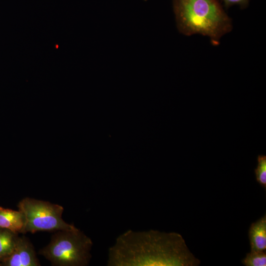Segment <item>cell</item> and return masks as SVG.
Wrapping results in <instances>:
<instances>
[{
  "instance_id": "obj_11",
  "label": "cell",
  "mask_w": 266,
  "mask_h": 266,
  "mask_svg": "<svg viewBox=\"0 0 266 266\" xmlns=\"http://www.w3.org/2000/svg\"><path fill=\"white\" fill-rule=\"evenodd\" d=\"M225 6L229 7L233 5H239L241 7H245L248 4L249 0H221Z\"/></svg>"
},
{
  "instance_id": "obj_9",
  "label": "cell",
  "mask_w": 266,
  "mask_h": 266,
  "mask_svg": "<svg viewBox=\"0 0 266 266\" xmlns=\"http://www.w3.org/2000/svg\"><path fill=\"white\" fill-rule=\"evenodd\" d=\"M245 266H266V252L264 251H251L241 261Z\"/></svg>"
},
{
  "instance_id": "obj_8",
  "label": "cell",
  "mask_w": 266,
  "mask_h": 266,
  "mask_svg": "<svg viewBox=\"0 0 266 266\" xmlns=\"http://www.w3.org/2000/svg\"><path fill=\"white\" fill-rule=\"evenodd\" d=\"M18 237L17 233L0 229V263L11 253Z\"/></svg>"
},
{
  "instance_id": "obj_13",
  "label": "cell",
  "mask_w": 266,
  "mask_h": 266,
  "mask_svg": "<svg viewBox=\"0 0 266 266\" xmlns=\"http://www.w3.org/2000/svg\"></svg>"
},
{
  "instance_id": "obj_4",
  "label": "cell",
  "mask_w": 266,
  "mask_h": 266,
  "mask_svg": "<svg viewBox=\"0 0 266 266\" xmlns=\"http://www.w3.org/2000/svg\"><path fill=\"white\" fill-rule=\"evenodd\" d=\"M18 207L25 219L23 233L77 229L62 219L64 208L60 205L25 198L19 202Z\"/></svg>"
},
{
  "instance_id": "obj_12",
  "label": "cell",
  "mask_w": 266,
  "mask_h": 266,
  "mask_svg": "<svg viewBox=\"0 0 266 266\" xmlns=\"http://www.w3.org/2000/svg\"><path fill=\"white\" fill-rule=\"evenodd\" d=\"M1 208V207L0 206V208Z\"/></svg>"
},
{
  "instance_id": "obj_6",
  "label": "cell",
  "mask_w": 266,
  "mask_h": 266,
  "mask_svg": "<svg viewBox=\"0 0 266 266\" xmlns=\"http://www.w3.org/2000/svg\"><path fill=\"white\" fill-rule=\"evenodd\" d=\"M251 251L266 249V214L252 223L248 231Z\"/></svg>"
},
{
  "instance_id": "obj_2",
  "label": "cell",
  "mask_w": 266,
  "mask_h": 266,
  "mask_svg": "<svg viewBox=\"0 0 266 266\" xmlns=\"http://www.w3.org/2000/svg\"><path fill=\"white\" fill-rule=\"evenodd\" d=\"M178 30L190 35L200 34L217 45L232 29L230 19L217 0H173Z\"/></svg>"
},
{
  "instance_id": "obj_5",
  "label": "cell",
  "mask_w": 266,
  "mask_h": 266,
  "mask_svg": "<svg viewBox=\"0 0 266 266\" xmlns=\"http://www.w3.org/2000/svg\"><path fill=\"white\" fill-rule=\"evenodd\" d=\"M0 266H39L33 246L26 237H18L11 253Z\"/></svg>"
},
{
  "instance_id": "obj_10",
  "label": "cell",
  "mask_w": 266,
  "mask_h": 266,
  "mask_svg": "<svg viewBox=\"0 0 266 266\" xmlns=\"http://www.w3.org/2000/svg\"><path fill=\"white\" fill-rule=\"evenodd\" d=\"M257 166L254 169L256 181L264 188L266 189V156L258 155Z\"/></svg>"
},
{
  "instance_id": "obj_3",
  "label": "cell",
  "mask_w": 266,
  "mask_h": 266,
  "mask_svg": "<svg viewBox=\"0 0 266 266\" xmlns=\"http://www.w3.org/2000/svg\"><path fill=\"white\" fill-rule=\"evenodd\" d=\"M92 245L91 239L78 228L58 231L39 254L53 266H86L91 258Z\"/></svg>"
},
{
  "instance_id": "obj_7",
  "label": "cell",
  "mask_w": 266,
  "mask_h": 266,
  "mask_svg": "<svg viewBox=\"0 0 266 266\" xmlns=\"http://www.w3.org/2000/svg\"><path fill=\"white\" fill-rule=\"evenodd\" d=\"M24 225V217L20 211L0 208V229L18 234L23 233Z\"/></svg>"
},
{
  "instance_id": "obj_1",
  "label": "cell",
  "mask_w": 266,
  "mask_h": 266,
  "mask_svg": "<svg viewBox=\"0 0 266 266\" xmlns=\"http://www.w3.org/2000/svg\"><path fill=\"white\" fill-rule=\"evenodd\" d=\"M182 236L158 230H128L109 248L108 266H198Z\"/></svg>"
}]
</instances>
